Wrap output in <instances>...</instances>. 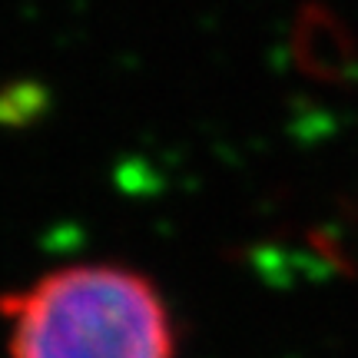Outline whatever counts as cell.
Wrapping results in <instances>:
<instances>
[{"mask_svg":"<svg viewBox=\"0 0 358 358\" xmlns=\"http://www.w3.org/2000/svg\"><path fill=\"white\" fill-rule=\"evenodd\" d=\"M7 358H176V322L146 272L70 262L0 295Z\"/></svg>","mask_w":358,"mask_h":358,"instance_id":"1","label":"cell"}]
</instances>
